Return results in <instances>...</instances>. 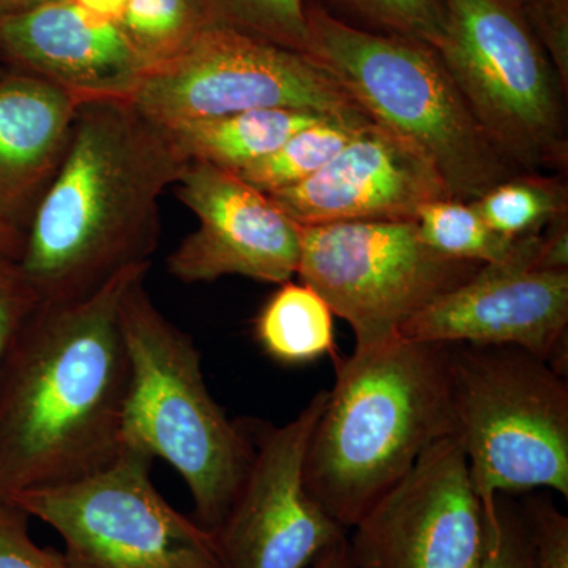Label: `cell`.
<instances>
[{"mask_svg": "<svg viewBox=\"0 0 568 568\" xmlns=\"http://www.w3.org/2000/svg\"><path fill=\"white\" fill-rule=\"evenodd\" d=\"M149 268H123L80 301L40 302L18 331L0 366V500L81 480L121 455V304Z\"/></svg>", "mask_w": 568, "mask_h": 568, "instance_id": "obj_1", "label": "cell"}, {"mask_svg": "<svg viewBox=\"0 0 568 568\" xmlns=\"http://www.w3.org/2000/svg\"><path fill=\"white\" fill-rule=\"evenodd\" d=\"M189 163L129 99L82 100L17 263L39 301H80L123 268L151 264L160 197Z\"/></svg>", "mask_w": 568, "mask_h": 568, "instance_id": "obj_2", "label": "cell"}, {"mask_svg": "<svg viewBox=\"0 0 568 568\" xmlns=\"http://www.w3.org/2000/svg\"><path fill=\"white\" fill-rule=\"evenodd\" d=\"M454 436L450 345L396 335L336 364L310 437L305 487L349 530L437 440Z\"/></svg>", "mask_w": 568, "mask_h": 568, "instance_id": "obj_3", "label": "cell"}, {"mask_svg": "<svg viewBox=\"0 0 568 568\" xmlns=\"http://www.w3.org/2000/svg\"><path fill=\"white\" fill-rule=\"evenodd\" d=\"M144 282L136 280L121 304L130 365L123 444L170 463L189 488L194 518L215 530L252 462V428L213 399L196 343L153 304Z\"/></svg>", "mask_w": 568, "mask_h": 568, "instance_id": "obj_4", "label": "cell"}, {"mask_svg": "<svg viewBox=\"0 0 568 568\" xmlns=\"http://www.w3.org/2000/svg\"><path fill=\"white\" fill-rule=\"evenodd\" d=\"M306 54L372 118L416 145L452 197L473 203L519 174L474 118L435 48L336 20L306 2Z\"/></svg>", "mask_w": 568, "mask_h": 568, "instance_id": "obj_5", "label": "cell"}, {"mask_svg": "<svg viewBox=\"0 0 568 568\" xmlns=\"http://www.w3.org/2000/svg\"><path fill=\"white\" fill-rule=\"evenodd\" d=\"M454 437L481 503L497 495L568 497V381L510 346L450 345Z\"/></svg>", "mask_w": 568, "mask_h": 568, "instance_id": "obj_6", "label": "cell"}, {"mask_svg": "<svg viewBox=\"0 0 568 568\" xmlns=\"http://www.w3.org/2000/svg\"><path fill=\"white\" fill-rule=\"evenodd\" d=\"M443 2L436 51L488 140L521 173L566 168L567 92L521 6Z\"/></svg>", "mask_w": 568, "mask_h": 568, "instance_id": "obj_7", "label": "cell"}, {"mask_svg": "<svg viewBox=\"0 0 568 568\" xmlns=\"http://www.w3.org/2000/svg\"><path fill=\"white\" fill-rule=\"evenodd\" d=\"M152 463L148 452L123 446L91 476L7 503L59 534L70 568H226L215 532L152 484Z\"/></svg>", "mask_w": 568, "mask_h": 568, "instance_id": "obj_8", "label": "cell"}, {"mask_svg": "<svg viewBox=\"0 0 568 568\" xmlns=\"http://www.w3.org/2000/svg\"><path fill=\"white\" fill-rule=\"evenodd\" d=\"M156 125L260 110L369 119L331 71L304 52L211 26L181 54L144 71L129 97Z\"/></svg>", "mask_w": 568, "mask_h": 568, "instance_id": "obj_9", "label": "cell"}, {"mask_svg": "<svg viewBox=\"0 0 568 568\" xmlns=\"http://www.w3.org/2000/svg\"><path fill=\"white\" fill-rule=\"evenodd\" d=\"M480 267L429 248L416 222H345L302 226L295 276L351 325L355 347H366L398 335Z\"/></svg>", "mask_w": 568, "mask_h": 568, "instance_id": "obj_10", "label": "cell"}, {"mask_svg": "<svg viewBox=\"0 0 568 568\" xmlns=\"http://www.w3.org/2000/svg\"><path fill=\"white\" fill-rule=\"evenodd\" d=\"M349 530L354 568H478L487 518L458 440L433 444Z\"/></svg>", "mask_w": 568, "mask_h": 568, "instance_id": "obj_11", "label": "cell"}, {"mask_svg": "<svg viewBox=\"0 0 568 568\" xmlns=\"http://www.w3.org/2000/svg\"><path fill=\"white\" fill-rule=\"evenodd\" d=\"M325 398L320 390L287 424L252 429V462L213 530L226 568H305L346 536L305 487L306 448Z\"/></svg>", "mask_w": 568, "mask_h": 568, "instance_id": "obj_12", "label": "cell"}, {"mask_svg": "<svg viewBox=\"0 0 568 568\" xmlns=\"http://www.w3.org/2000/svg\"><path fill=\"white\" fill-rule=\"evenodd\" d=\"M538 239H517L508 260L481 265L398 335L440 345L518 347L567 376L568 271L534 267Z\"/></svg>", "mask_w": 568, "mask_h": 568, "instance_id": "obj_13", "label": "cell"}, {"mask_svg": "<svg viewBox=\"0 0 568 568\" xmlns=\"http://www.w3.org/2000/svg\"><path fill=\"white\" fill-rule=\"evenodd\" d=\"M175 194L200 226L168 256V272L182 283L227 275L282 284L297 275L302 226L267 194L230 171L190 162Z\"/></svg>", "mask_w": 568, "mask_h": 568, "instance_id": "obj_14", "label": "cell"}, {"mask_svg": "<svg viewBox=\"0 0 568 568\" xmlns=\"http://www.w3.org/2000/svg\"><path fill=\"white\" fill-rule=\"evenodd\" d=\"M267 196L298 226H317L416 222L424 205L452 194L416 145L373 122L320 173Z\"/></svg>", "mask_w": 568, "mask_h": 568, "instance_id": "obj_15", "label": "cell"}, {"mask_svg": "<svg viewBox=\"0 0 568 568\" xmlns=\"http://www.w3.org/2000/svg\"><path fill=\"white\" fill-rule=\"evenodd\" d=\"M0 54L81 100L129 99L148 70L118 22L73 0L0 18Z\"/></svg>", "mask_w": 568, "mask_h": 568, "instance_id": "obj_16", "label": "cell"}, {"mask_svg": "<svg viewBox=\"0 0 568 568\" xmlns=\"http://www.w3.org/2000/svg\"><path fill=\"white\" fill-rule=\"evenodd\" d=\"M81 102L36 74H0V222L26 233L69 151Z\"/></svg>", "mask_w": 568, "mask_h": 568, "instance_id": "obj_17", "label": "cell"}, {"mask_svg": "<svg viewBox=\"0 0 568 568\" xmlns=\"http://www.w3.org/2000/svg\"><path fill=\"white\" fill-rule=\"evenodd\" d=\"M328 115L293 110H260L197 119L164 132L189 162L235 171L276 151L298 130ZM163 129V126H162Z\"/></svg>", "mask_w": 568, "mask_h": 568, "instance_id": "obj_18", "label": "cell"}, {"mask_svg": "<svg viewBox=\"0 0 568 568\" xmlns=\"http://www.w3.org/2000/svg\"><path fill=\"white\" fill-rule=\"evenodd\" d=\"M334 316L317 291L290 280L280 284L257 313L254 336L280 364H310L334 351Z\"/></svg>", "mask_w": 568, "mask_h": 568, "instance_id": "obj_19", "label": "cell"}, {"mask_svg": "<svg viewBox=\"0 0 568 568\" xmlns=\"http://www.w3.org/2000/svg\"><path fill=\"white\" fill-rule=\"evenodd\" d=\"M369 123V119H321L233 174L265 194L293 189L320 173Z\"/></svg>", "mask_w": 568, "mask_h": 568, "instance_id": "obj_20", "label": "cell"}, {"mask_svg": "<svg viewBox=\"0 0 568 568\" xmlns=\"http://www.w3.org/2000/svg\"><path fill=\"white\" fill-rule=\"evenodd\" d=\"M473 204L493 231L517 241L540 234L560 216H566L568 190L558 178L519 173L497 183Z\"/></svg>", "mask_w": 568, "mask_h": 568, "instance_id": "obj_21", "label": "cell"}, {"mask_svg": "<svg viewBox=\"0 0 568 568\" xmlns=\"http://www.w3.org/2000/svg\"><path fill=\"white\" fill-rule=\"evenodd\" d=\"M118 24L148 69L181 54L213 26L204 0H129Z\"/></svg>", "mask_w": 568, "mask_h": 568, "instance_id": "obj_22", "label": "cell"}, {"mask_svg": "<svg viewBox=\"0 0 568 568\" xmlns=\"http://www.w3.org/2000/svg\"><path fill=\"white\" fill-rule=\"evenodd\" d=\"M416 224L425 245L443 256L466 263H503L517 245V241L493 231L473 203L454 197L424 205L417 213Z\"/></svg>", "mask_w": 568, "mask_h": 568, "instance_id": "obj_23", "label": "cell"}, {"mask_svg": "<svg viewBox=\"0 0 568 568\" xmlns=\"http://www.w3.org/2000/svg\"><path fill=\"white\" fill-rule=\"evenodd\" d=\"M336 20L384 36L405 37L432 48L446 32L443 0H310Z\"/></svg>", "mask_w": 568, "mask_h": 568, "instance_id": "obj_24", "label": "cell"}, {"mask_svg": "<svg viewBox=\"0 0 568 568\" xmlns=\"http://www.w3.org/2000/svg\"><path fill=\"white\" fill-rule=\"evenodd\" d=\"M308 0H204L213 26L304 52Z\"/></svg>", "mask_w": 568, "mask_h": 568, "instance_id": "obj_25", "label": "cell"}, {"mask_svg": "<svg viewBox=\"0 0 568 568\" xmlns=\"http://www.w3.org/2000/svg\"><path fill=\"white\" fill-rule=\"evenodd\" d=\"M487 537L478 568H534L532 541L521 503L497 495L485 504Z\"/></svg>", "mask_w": 568, "mask_h": 568, "instance_id": "obj_26", "label": "cell"}, {"mask_svg": "<svg viewBox=\"0 0 568 568\" xmlns=\"http://www.w3.org/2000/svg\"><path fill=\"white\" fill-rule=\"evenodd\" d=\"M532 541L534 568H568V517L548 491L528 493L521 503Z\"/></svg>", "mask_w": 568, "mask_h": 568, "instance_id": "obj_27", "label": "cell"}, {"mask_svg": "<svg viewBox=\"0 0 568 568\" xmlns=\"http://www.w3.org/2000/svg\"><path fill=\"white\" fill-rule=\"evenodd\" d=\"M29 521L20 507L0 500V568H70L62 551L33 540Z\"/></svg>", "mask_w": 568, "mask_h": 568, "instance_id": "obj_28", "label": "cell"}, {"mask_svg": "<svg viewBox=\"0 0 568 568\" xmlns=\"http://www.w3.org/2000/svg\"><path fill=\"white\" fill-rule=\"evenodd\" d=\"M39 304L18 264L0 261V366L18 331Z\"/></svg>", "mask_w": 568, "mask_h": 568, "instance_id": "obj_29", "label": "cell"}, {"mask_svg": "<svg viewBox=\"0 0 568 568\" xmlns=\"http://www.w3.org/2000/svg\"><path fill=\"white\" fill-rule=\"evenodd\" d=\"M538 40L558 71L562 88L568 89V0H544L523 9Z\"/></svg>", "mask_w": 568, "mask_h": 568, "instance_id": "obj_30", "label": "cell"}, {"mask_svg": "<svg viewBox=\"0 0 568 568\" xmlns=\"http://www.w3.org/2000/svg\"><path fill=\"white\" fill-rule=\"evenodd\" d=\"M534 267L538 271H568V215L560 216L541 231Z\"/></svg>", "mask_w": 568, "mask_h": 568, "instance_id": "obj_31", "label": "cell"}, {"mask_svg": "<svg viewBox=\"0 0 568 568\" xmlns=\"http://www.w3.org/2000/svg\"><path fill=\"white\" fill-rule=\"evenodd\" d=\"M313 568H354L353 562H351L349 547H347V534L339 537L334 544L328 545L313 560Z\"/></svg>", "mask_w": 568, "mask_h": 568, "instance_id": "obj_32", "label": "cell"}, {"mask_svg": "<svg viewBox=\"0 0 568 568\" xmlns=\"http://www.w3.org/2000/svg\"><path fill=\"white\" fill-rule=\"evenodd\" d=\"M24 246V234L0 222V261L18 263Z\"/></svg>", "mask_w": 568, "mask_h": 568, "instance_id": "obj_33", "label": "cell"}, {"mask_svg": "<svg viewBox=\"0 0 568 568\" xmlns=\"http://www.w3.org/2000/svg\"><path fill=\"white\" fill-rule=\"evenodd\" d=\"M73 2H77L82 9L99 14V17L119 22L121 21L123 11L126 9L129 0H73Z\"/></svg>", "mask_w": 568, "mask_h": 568, "instance_id": "obj_34", "label": "cell"}, {"mask_svg": "<svg viewBox=\"0 0 568 568\" xmlns=\"http://www.w3.org/2000/svg\"><path fill=\"white\" fill-rule=\"evenodd\" d=\"M51 0H0V18L11 17V14L22 13L43 6Z\"/></svg>", "mask_w": 568, "mask_h": 568, "instance_id": "obj_35", "label": "cell"}, {"mask_svg": "<svg viewBox=\"0 0 568 568\" xmlns=\"http://www.w3.org/2000/svg\"><path fill=\"white\" fill-rule=\"evenodd\" d=\"M517 2L521 6V9H528V7L544 2V0H517Z\"/></svg>", "mask_w": 568, "mask_h": 568, "instance_id": "obj_36", "label": "cell"}, {"mask_svg": "<svg viewBox=\"0 0 568 568\" xmlns=\"http://www.w3.org/2000/svg\"><path fill=\"white\" fill-rule=\"evenodd\" d=\"M9 70L11 69H9V65L3 61L2 54H0V74L7 73Z\"/></svg>", "mask_w": 568, "mask_h": 568, "instance_id": "obj_37", "label": "cell"}]
</instances>
